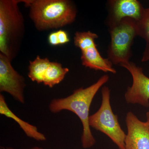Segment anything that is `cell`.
<instances>
[{"label": "cell", "instance_id": "obj_1", "mask_svg": "<svg viewBox=\"0 0 149 149\" xmlns=\"http://www.w3.org/2000/svg\"><path fill=\"white\" fill-rule=\"evenodd\" d=\"M109 80V76L104 74L89 87L76 89L66 97L53 99L49 105V109L53 113L68 110L79 117L83 126L81 141L83 148H90L95 144V139L89 125L90 107L98 91Z\"/></svg>", "mask_w": 149, "mask_h": 149}, {"label": "cell", "instance_id": "obj_2", "mask_svg": "<svg viewBox=\"0 0 149 149\" xmlns=\"http://www.w3.org/2000/svg\"><path fill=\"white\" fill-rule=\"evenodd\" d=\"M29 9V16L39 31L62 28L72 24L77 15L74 3L69 0H22Z\"/></svg>", "mask_w": 149, "mask_h": 149}, {"label": "cell", "instance_id": "obj_3", "mask_svg": "<svg viewBox=\"0 0 149 149\" xmlns=\"http://www.w3.org/2000/svg\"><path fill=\"white\" fill-rule=\"evenodd\" d=\"M19 0L0 1V53L10 61L19 51L25 32Z\"/></svg>", "mask_w": 149, "mask_h": 149}, {"label": "cell", "instance_id": "obj_4", "mask_svg": "<svg viewBox=\"0 0 149 149\" xmlns=\"http://www.w3.org/2000/svg\"><path fill=\"white\" fill-rule=\"evenodd\" d=\"M111 42L108 58L113 64L121 65L129 61L131 47L138 36L137 21L129 17L109 23Z\"/></svg>", "mask_w": 149, "mask_h": 149}, {"label": "cell", "instance_id": "obj_5", "mask_svg": "<svg viewBox=\"0 0 149 149\" xmlns=\"http://www.w3.org/2000/svg\"><path fill=\"white\" fill-rule=\"evenodd\" d=\"M102 101L98 110L90 116V127L107 136L119 149H125L126 134L118 122L117 115L115 114L110 104V91L107 86L102 89Z\"/></svg>", "mask_w": 149, "mask_h": 149}, {"label": "cell", "instance_id": "obj_6", "mask_svg": "<svg viewBox=\"0 0 149 149\" xmlns=\"http://www.w3.org/2000/svg\"><path fill=\"white\" fill-rule=\"evenodd\" d=\"M26 86L24 77L13 68L11 61L0 53V92L8 93L15 100L24 104Z\"/></svg>", "mask_w": 149, "mask_h": 149}, {"label": "cell", "instance_id": "obj_7", "mask_svg": "<svg viewBox=\"0 0 149 149\" xmlns=\"http://www.w3.org/2000/svg\"><path fill=\"white\" fill-rule=\"evenodd\" d=\"M127 70L133 78L132 86L128 87L125 94V101L128 104H139L149 107V78L144 74L143 68L129 61L121 64Z\"/></svg>", "mask_w": 149, "mask_h": 149}, {"label": "cell", "instance_id": "obj_8", "mask_svg": "<svg viewBox=\"0 0 149 149\" xmlns=\"http://www.w3.org/2000/svg\"><path fill=\"white\" fill-rule=\"evenodd\" d=\"M125 123V149H149V126L146 123L141 121L131 111L127 113Z\"/></svg>", "mask_w": 149, "mask_h": 149}, {"label": "cell", "instance_id": "obj_9", "mask_svg": "<svg viewBox=\"0 0 149 149\" xmlns=\"http://www.w3.org/2000/svg\"><path fill=\"white\" fill-rule=\"evenodd\" d=\"M109 23L129 17L139 21L143 16L145 8L137 0H115L110 1Z\"/></svg>", "mask_w": 149, "mask_h": 149}, {"label": "cell", "instance_id": "obj_10", "mask_svg": "<svg viewBox=\"0 0 149 149\" xmlns=\"http://www.w3.org/2000/svg\"><path fill=\"white\" fill-rule=\"evenodd\" d=\"M81 63L83 66L96 70L116 74V70L113 67L112 63L108 58L101 55L97 46L81 51Z\"/></svg>", "mask_w": 149, "mask_h": 149}, {"label": "cell", "instance_id": "obj_11", "mask_svg": "<svg viewBox=\"0 0 149 149\" xmlns=\"http://www.w3.org/2000/svg\"><path fill=\"white\" fill-rule=\"evenodd\" d=\"M0 113L14 120L29 138L38 141H44L47 140L45 135L40 132L36 126L22 120L10 109L5 97L2 94L0 95Z\"/></svg>", "mask_w": 149, "mask_h": 149}, {"label": "cell", "instance_id": "obj_12", "mask_svg": "<svg viewBox=\"0 0 149 149\" xmlns=\"http://www.w3.org/2000/svg\"><path fill=\"white\" fill-rule=\"evenodd\" d=\"M69 71V69L63 67L61 63L51 62L44 75L43 83L46 86L53 88L62 82Z\"/></svg>", "mask_w": 149, "mask_h": 149}, {"label": "cell", "instance_id": "obj_13", "mask_svg": "<svg viewBox=\"0 0 149 149\" xmlns=\"http://www.w3.org/2000/svg\"><path fill=\"white\" fill-rule=\"evenodd\" d=\"M51 62L47 58H42L39 56L32 61H29L27 74L29 79L38 84L43 83L44 75Z\"/></svg>", "mask_w": 149, "mask_h": 149}, {"label": "cell", "instance_id": "obj_14", "mask_svg": "<svg viewBox=\"0 0 149 149\" xmlns=\"http://www.w3.org/2000/svg\"><path fill=\"white\" fill-rule=\"evenodd\" d=\"M137 29L138 36L146 42L141 61H149V8L145 9L143 16L139 21H137Z\"/></svg>", "mask_w": 149, "mask_h": 149}, {"label": "cell", "instance_id": "obj_15", "mask_svg": "<svg viewBox=\"0 0 149 149\" xmlns=\"http://www.w3.org/2000/svg\"><path fill=\"white\" fill-rule=\"evenodd\" d=\"M98 38L97 35L90 31L76 32L74 37V45L79 48L81 51L85 50L92 47L97 46L95 40Z\"/></svg>", "mask_w": 149, "mask_h": 149}, {"label": "cell", "instance_id": "obj_16", "mask_svg": "<svg viewBox=\"0 0 149 149\" xmlns=\"http://www.w3.org/2000/svg\"><path fill=\"white\" fill-rule=\"evenodd\" d=\"M59 45H63L69 42L70 38L67 32L64 30L60 29L56 31Z\"/></svg>", "mask_w": 149, "mask_h": 149}, {"label": "cell", "instance_id": "obj_17", "mask_svg": "<svg viewBox=\"0 0 149 149\" xmlns=\"http://www.w3.org/2000/svg\"><path fill=\"white\" fill-rule=\"evenodd\" d=\"M0 149H15L12 147H1ZM24 149H45L42 147L39 146H34L31 147V148H27Z\"/></svg>", "mask_w": 149, "mask_h": 149}, {"label": "cell", "instance_id": "obj_18", "mask_svg": "<svg viewBox=\"0 0 149 149\" xmlns=\"http://www.w3.org/2000/svg\"><path fill=\"white\" fill-rule=\"evenodd\" d=\"M146 116L147 118V120L146 121V123L149 126V112H147L146 114Z\"/></svg>", "mask_w": 149, "mask_h": 149}]
</instances>
